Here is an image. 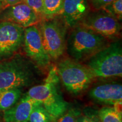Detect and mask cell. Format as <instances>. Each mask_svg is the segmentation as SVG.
<instances>
[{"mask_svg": "<svg viewBox=\"0 0 122 122\" xmlns=\"http://www.w3.org/2000/svg\"><path fill=\"white\" fill-rule=\"evenodd\" d=\"M103 10L113 16L119 21L122 19V0H114L103 7Z\"/></svg>", "mask_w": 122, "mask_h": 122, "instance_id": "ac0fdd59", "label": "cell"}, {"mask_svg": "<svg viewBox=\"0 0 122 122\" xmlns=\"http://www.w3.org/2000/svg\"><path fill=\"white\" fill-rule=\"evenodd\" d=\"M91 11L88 0H64L63 9L59 16L68 28L79 25Z\"/></svg>", "mask_w": 122, "mask_h": 122, "instance_id": "8fae6325", "label": "cell"}, {"mask_svg": "<svg viewBox=\"0 0 122 122\" xmlns=\"http://www.w3.org/2000/svg\"><path fill=\"white\" fill-rule=\"evenodd\" d=\"M77 122H78V120H77Z\"/></svg>", "mask_w": 122, "mask_h": 122, "instance_id": "484cf974", "label": "cell"}, {"mask_svg": "<svg viewBox=\"0 0 122 122\" xmlns=\"http://www.w3.org/2000/svg\"><path fill=\"white\" fill-rule=\"evenodd\" d=\"M89 97L97 103L114 106L122 102V84L110 83L96 85L89 91Z\"/></svg>", "mask_w": 122, "mask_h": 122, "instance_id": "7c38bea8", "label": "cell"}, {"mask_svg": "<svg viewBox=\"0 0 122 122\" xmlns=\"http://www.w3.org/2000/svg\"><path fill=\"white\" fill-rule=\"evenodd\" d=\"M2 9V3L1 0H0V10Z\"/></svg>", "mask_w": 122, "mask_h": 122, "instance_id": "cb8c5ba5", "label": "cell"}, {"mask_svg": "<svg viewBox=\"0 0 122 122\" xmlns=\"http://www.w3.org/2000/svg\"><path fill=\"white\" fill-rule=\"evenodd\" d=\"M79 24L110 41L117 40L121 32L120 21L103 9L91 10Z\"/></svg>", "mask_w": 122, "mask_h": 122, "instance_id": "52a82bcc", "label": "cell"}, {"mask_svg": "<svg viewBox=\"0 0 122 122\" xmlns=\"http://www.w3.org/2000/svg\"><path fill=\"white\" fill-rule=\"evenodd\" d=\"M22 92L20 88L0 91V111L6 110L16 104L23 95Z\"/></svg>", "mask_w": 122, "mask_h": 122, "instance_id": "5bb4252c", "label": "cell"}, {"mask_svg": "<svg viewBox=\"0 0 122 122\" xmlns=\"http://www.w3.org/2000/svg\"><path fill=\"white\" fill-rule=\"evenodd\" d=\"M122 102L113 106H104L98 112L101 122H122Z\"/></svg>", "mask_w": 122, "mask_h": 122, "instance_id": "9a60e30c", "label": "cell"}, {"mask_svg": "<svg viewBox=\"0 0 122 122\" xmlns=\"http://www.w3.org/2000/svg\"><path fill=\"white\" fill-rule=\"evenodd\" d=\"M37 14V15L43 19L44 18V7L43 0H23Z\"/></svg>", "mask_w": 122, "mask_h": 122, "instance_id": "ffe728a7", "label": "cell"}, {"mask_svg": "<svg viewBox=\"0 0 122 122\" xmlns=\"http://www.w3.org/2000/svg\"><path fill=\"white\" fill-rule=\"evenodd\" d=\"M28 122H53L50 114L41 104L36 106L29 117Z\"/></svg>", "mask_w": 122, "mask_h": 122, "instance_id": "e0dca14e", "label": "cell"}, {"mask_svg": "<svg viewBox=\"0 0 122 122\" xmlns=\"http://www.w3.org/2000/svg\"><path fill=\"white\" fill-rule=\"evenodd\" d=\"M2 3V9L9 6L13 5L23 1V0H1Z\"/></svg>", "mask_w": 122, "mask_h": 122, "instance_id": "603a6c76", "label": "cell"}, {"mask_svg": "<svg viewBox=\"0 0 122 122\" xmlns=\"http://www.w3.org/2000/svg\"><path fill=\"white\" fill-rule=\"evenodd\" d=\"M40 102L30 97L27 93L23 94L16 104L4 111L5 122H24L28 121L30 113Z\"/></svg>", "mask_w": 122, "mask_h": 122, "instance_id": "4fadbf2b", "label": "cell"}, {"mask_svg": "<svg viewBox=\"0 0 122 122\" xmlns=\"http://www.w3.org/2000/svg\"><path fill=\"white\" fill-rule=\"evenodd\" d=\"M85 65L94 77H122V47L119 40L113 41L86 61Z\"/></svg>", "mask_w": 122, "mask_h": 122, "instance_id": "277c9868", "label": "cell"}, {"mask_svg": "<svg viewBox=\"0 0 122 122\" xmlns=\"http://www.w3.org/2000/svg\"><path fill=\"white\" fill-rule=\"evenodd\" d=\"M80 115L81 112L79 109L74 107H68L65 113L53 122H77Z\"/></svg>", "mask_w": 122, "mask_h": 122, "instance_id": "d6986e66", "label": "cell"}, {"mask_svg": "<svg viewBox=\"0 0 122 122\" xmlns=\"http://www.w3.org/2000/svg\"><path fill=\"white\" fill-rule=\"evenodd\" d=\"M59 83L56 68L52 67L44 83L34 85L27 92L31 98L40 102L50 114L53 122L69 107L68 103L65 100L61 92Z\"/></svg>", "mask_w": 122, "mask_h": 122, "instance_id": "3957f363", "label": "cell"}, {"mask_svg": "<svg viewBox=\"0 0 122 122\" xmlns=\"http://www.w3.org/2000/svg\"><path fill=\"white\" fill-rule=\"evenodd\" d=\"M78 122H101L97 112L93 110H87L83 115H81Z\"/></svg>", "mask_w": 122, "mask_h": 122, "instance_id": "44dd1931", "label": "cell"}, {"mask_svg": "<svg viewBox=\"0 0 122 122\" xmlns=\"http://www.w3.org/2000/svg\"><path fill=\"white\" fill-rule=\"evenodd\" d=\"M25 56L40 69H46L51 59L46 51L37 24L24 28L23 45Z\"/></svg>", "mask_w": 122, "mask_h": 122, "instance_id": "9c48e42d", "label": "cell"}, {"mask_svg": "<svg viewBox=\"0 0 122 122\" xmlns=\"http://www.w3.org/2000/svg\"><path fill=\"white\" fill-rule=\"evenodd\" d=\"M64 0H43V19L59 16L63 9Z\"/></svg>", "mask_w": 122, "mask_h": 122, "instance_id": "2e32d148", "label": "cell"}, {"mask_svg": "<svg viewBox=\"0 0 122 122\" xmlns=\"http://www.w3.org/2000/svg\"><path fill=\"white\" fill-rule=\"evenodd\" d=\"M24 28L18 24L0 21V62L18 54L23 47Z\"/></svg>", "mask_w": 122, "mask_h": 122, "instance_id": "ba28073f", "label": "cell"}, {"mask_svg": "<svg viewBox=\"0 0 122 122\" xmlns=\"http://www.w3.org/2000/svg\"><path fill=\"white\" fill-rule=\"evenodd\" d=\"M28 122V121H27V122Z\"/></svg>", "mask_w": 122, "mask_h": 122, "instance_id": "d4e9b609", "label": "cell"}, {"mask_svg": "<svg viewBox=\"0 0 122 122\" xmlns=\"http://www.w3.org/2000/svg\"><path fill=\"white\" fill-rule=\"evenodd\" d=\"M110 43V41L104 36L79 24L68 33L66 51L70 58L82 63Z\"/></svg>", "mask_w": 122, "mask_h": 122, "instance_id": "7a4b0ae2", "label": "cell"}, {"mask_svg": "<svg viewBox=\"0 0 122 122\" xmlns=\"http://www.w3.org/2000/svg\"><path fill=\"white\" fill-rule=\"evenodd\" d=\"M56 68L59 81L74 95L86 91L96 78L86 65L70 58L59 61Z\"/></svg>", "mask_w": 122, "mask_h": 122, "instance_id": "5b68a950", "label": "cell"}, {"mask_svg": "<svg viewBox=\"0 0 122 122\" xmlns=\"http://www.w3.org/2000/svg\"><path fill=\"white\" fill-rule=\"evenodd\" d=\"M41 20L37 14L24 1L0 10V21L14 23L24 28L37 24Z\"/></svg>", "mask_w": 122, "mask_h": 122, "instance_id": "30bf717a", "label": "cell"}, {"mask_svg": "<svg viewBox=\"0 0 122 122\" xmlns=\"http://www.w3.org/2000/svg\"><path fill=\"white\" fill-rule=\"evenodd\" d=\"M40 75V69L32 61L18 53L0 62V91L32 86Z\"/></svg>", "mask_w": 122, "mask_h": 122, "instance_id": "6da1fadb", "label": "cell"}, {"mask_svg": "<svg viewBox=\"0 0 122 122\" xmlns=\"http://www.w3.org/2000/svg\"><path fill=\"white\" fill-rule=\"evenodd\" d=\"M113 1L114 0H88L91 10L102 9L103 7Z\"/></svg>", "mask_w": 122, "mask_h": 122, "instance_id": "7402d4cb", "label": "cell"}, {"mask_svg": "<svg viewBox=\"0 0 122 122\" xmlns=\"http://www.w3.org/2000/svg\"><path fill=\"white\" fill-rule=\"evenodd\" d=\"M37 25L50 59H59L66 51L68 26L60 16L41 20Z\"/></svg>", "mask_w": 122, "mask_h": 122, "instance_id": "8992f818", "label": "cell"}]
</instances>
